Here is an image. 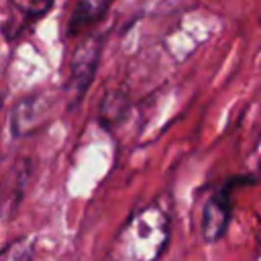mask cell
Segmentation results:
<instances>
[{"label":"cell","instance_id":"cell-1","mask_svg":"<svg viewBox=\"0 0 261 261\" xmlns=\"http://www.w3.org/2000/svg\"><path fill=\"white\" fill-rule=\"evenodd\" d=\"M167 243V214L159 206H145L122 224L106 253V261H159Z\"/></svg>","mask_w":261,"mask_h":261},{"label":"cell","instance_id":"cell-2","mask_svg":"<svg viewBox=\"0 0 261 261\" xmlns=\"http://www.w3.org/2000/svg\"><path fill=\"white\" fill-rule=\"evenodd\" d=\"M102 49H104L102 35H88L75 45L71 63H69V77H67V86H65L69 108H75L86 98V94L96 77Z\"/></svg>","mask_w":261,"mask_h":261},{"label":"cell","instance_id":"cell-4","mask_svg":"<svg viewBox=\"0 0 261 261\" xmlns=\"http://www.w3.org/2000/svg\"><path fill=\"white\" fill-rule=\"evenodd\" d=\"M55 0H8L6 16L2 22V35L8 43L20 39L31 27L41 20L51 8Z\"/></svg>","mask_w":261,"mask_h":261},{"label":"cell","instance_id":"cell-5","mask_svg":"<svg viewBox=\"0 0 261 261\" xmlns=\"http://www.w3.org/2000/svg\"><path fill=\"white\" fill-rule=\"evenodd\" d=\"M51 108H53V104L47 94H33V96H27L24 100H20L12 110V122H10L12 135L20 137V135H29V133L37 130L49 118Z\"/></svg>","mask_w":261,"mask_h":261},{"label":"cell","instance_id":"cell-9","mask_svg":"<svg viewBox=\"0 0 261 261\" xmlns=\"http://www.w3.org/2000/svg\"><path fill=\"white\" fill-rule=\"evenodd\" d=\"M255 179H261V161H259V165H257V177Z\"/></svg>","mask_w":261,"mask_h":261},{"label":"cell","instance_id":"cell-7","mask_svg":"<svg viewBox=\"0 0 261 261\" xmlns=\"http://www.w3.org/2000/svg\"><path fill=\"white\" fill-rule=\"evenodd\" d=\"M128 104L120 92H110L104 96L102 108H100V122L102 126H112L116 120H120L126 112Z\"/></svg>","mask_w":261,"mask_h":261},{"label":"cell","instance_id":"cell-3","mask_svg":"<svg viewBox=\"0 0 261 261\" xmlns=\"http://www.w3.org/2000/svg\"><path fill=\"white\" fill-rule=\"evenodd\" d=\"M255 181V177H232L222 188H218L206 202L202 210V241L208 245L218 243L230 224L232 216V194L237 186Z\"/></svg>","mask_w":261,"mask_h":261},{"label":"cell","instance_id":"cell-6","mask_svg":"<svg viewBox=\"0 0 261 261\" xmlns=\"http://www.w3.org/2000/svg\"><path fill=\"white\" fill-rule=\"evenodd\" d=\"M116 0H75L71 14L67 18V37H80L98 24Z\"/></svg>","mask_w":261,"mask_h":261},{"label":"cell","instance_id":"cell-8","mask_svg":"<svg viewBox=\"0 0 261 261\" xmlns=\"http://www.w3.org/2000/svg\"><path fill=\"white\" fill-rule=\"evenodd\" d=\"M35 241L31 237H18L0 249V261H33Z\"/></svg>","mask_w":261,"mask_h":261}]
</instances>
